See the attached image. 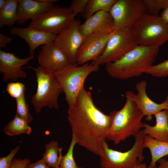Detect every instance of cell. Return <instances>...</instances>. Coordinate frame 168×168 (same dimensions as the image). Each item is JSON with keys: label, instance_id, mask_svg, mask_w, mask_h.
I'll list each match as a JSON object with an SVG mask.
<instances>
[{"label": "cell", "instance_id": "1", "mask_svg": "<svg viewBox=\"0 0 168 168\" xmlns=\"http://www.w3.org/2000/svg\"><path fill=\"white\" fill-rule=\"evenodd\" d=\"M68 120L77 144L99 156L104 154L103 144L112 120L95 105L91 93L84 87L80 91L75 104L68 107Z\"/></svg>", "mask_w": 168, "mask_h": 168}, {"label": "cell", "instance_id": "2", "mask_svg": "<svg viewBox=\"0 0 168 168\" xmlns=\"http://www.w3.org/2000/svg\"><path fill=\"white\" fill-rule=\"evenodd\" d=\"M159 47L137 45L120 59L106 64V70L111 77L125 80L139 77L153 65Z\"/></svg>", "mask_w": 168, "mask_h": 168}, {"label": "cell", "instance_id": "3", "mask_svg": "<svg viewBox=\"0 0 168 168\" xmlns=\"http://www.w3.org/2000/svg\"><path fill=\"white\" fill-rule=\"evenodd\" d=\"M125 103L119 111L110 113L112 122L106 135V139L118 144L131 136L135 137L142 128L144 116L131 98L126 97Z\"/></svg>", "mask_w": 168, "mask_h": 168}, {"label": "cell", "instance_id": "4", "mask_svg": "<svg viewBox=\"0 0 168 168\" xmlns=\"http://www.w3.org/2000/svg\"><path fill=\"white\" fill-rule=\"evenodd\" d=\"M70 64L68 66L53 74L62 88L65 96L68 107L75 103L77 96L83 87L85 80L91 73L98 71L99 66L93 61L78 66Z\"/></svg>", "mask_w": 168, "mask_h": 168}, {"label": "cell", "instance_id": "5", "mask_svg": "<svg viewBox=\"0 0 168 168\" xmlns=\"http://www.w3.org/2000/svg\"><path fill=\"white\" fill-rule=\"evenodd\" d=\"M131 30L138 45L159 47L168 41V28L158 15L145 14Z\"/></svg>", "mask_w": 168, "mask_h": 168}, {"label": "cell", "instance_id": "6", "mask_svg": "<svg viewBox=\"0 0 168 168\" xmlns=\"http://www.w3.org/2000/svg\"><path fill=\"white\" fill-rule=\"evenodd\" d=\"M28 68L35 71L36 77L37 90L31 101L35 112L39 113L46 107L58 109V99L63 91L56 79L48 70L40 66Z\"/></svg>", "mask_w": 168, "mask_h": 168}, {"label": "cell", "instance_id": "7", "mask_svg": "<svg viewBox=\"0 0 168 168\" xmlns=\"http://www.w3.org/2000/svg\"><path fill=\"white\" fill-rule=\"evenodd\" d=\"M142 130H140L135 137V141L132 147L124 152L114 150L109 147L106 142L103 144L104 154L100 157L101 168H133L142 163L144 159L143 151L144 147Z\"/></svg>", "mask_w": 168, "mask_h": 168}, {"label": "cell", "instance_id": "8", "mask_svg": "<svg viewBox=\"0 0 168 168\" xmlns=\"http://www.w3.org/2000/svg\"><path fill=\"white\" fill-rule=\"evenodd\" d=\"M137 45L131 29L116 30L109 40L102 54L93 62L94 64L100 66L116 61Z\"/></svg>", "mask_w": 168, "mask_h": 168}, {"label": "cell", "instance_id": "9", "mask_svg": "<svg viewBox=\"0 0 168 168\" xmlns=\"http://www.w3.org/2000/svg\"><path fill=\"white\" fill-rule=\"evenodd\" d=\"M75 17L69 7L54 5L48 11L31 20L28 26L57 35L70 25Z\"/></svg>", "mask_w": 168, "mask_h": 168}, {"label": "cell", "instance_id": "10", "mask_svg": "<svg viewBox=\"0 0 168 168\" xmlns=\"http://www.w3.org/2000/svg\"><path fill=\"white\" fill-rule=\"evenodd\" d=\"M146 10L142 0H117L110 12L115 30L131 29Z\"/></svg>", "mask_w": 168, "mask_h": 168}, {"label": "cell", "instance_id": "11", "mask_svg": "<svg viewBox=\"0 0 168 168\" xmlns=\"http://www.w3.org/2000/svg\"><path fill=\"white\" fill-rule=\"evenodd\" d=\"M115 30L111 33H93L86 36L77 53L76 63L82 65L89 61L96 60L104 52Z\"/></svg>", "mask_w": 168, "mask_h": 168}, {"label": "cell", "instance_id": "12", "mask_svg": "<svg viewBox=\"0 0 168 168\" xmlns=\"http://www.w3.org/2000/svg\"><path fill=\"white\" fill-rule=\"evenodd\" d=\"M81 24L79 19H75L66 29L57 35L54 41L73 64H77V53L85 38L80 30Z\"/></svg>", "mask_w": 168, "mask_h": 168}, {"label": "cell", "instance_id": "13", "mask_svg": "<svg viewBox=\"0 0 168 168\" xmlns=\"http://www.w3.org/2000/svg\"><path fill=\"white\" fill-rule=\"evenodd\" d=\"M37 58L40 66L53 74L71 64L68 56L54 42L42 45Z\"/></svg>", "mask_w": 168, "mask_h": 168}, {"label": "cell", "instance_id": "14", "mask_svg": "<svg viewBox=\"0 0 168 168\" xmlns=\"http://www.w3.org/2000/svg\"><path fill=\"white\" fill-rule=\"evenodd\" d=\"M35 56H30L24 58L16 56L13 53L5 52L0 50V72L2 73V80L7 82L9 80L15 81L19 78H25L26 73L21 68Z\"/></svg>", "mask_w": 168, "mask_h": 168}, {"label": "cell", "instance_id": "15", "mask_svg": "<svg viewBox=\"0 0 168 168\" xmlns=\"http://www.w3.org/2000/svg\"><path fill=\"white\" fill-rule=\"evenodd\" d=\"M10 29V35L19 37L26 42L30 56H34L38 47L54 42L57 36L50 32L29 26L26 28L13 26Z\"/></svg>", "mask_w": 168, "mask_h": 168}, {"label": "cell", "instance_id": "16", "mask_svg": "<svg viewBox=\"0 0 168 168\" xmlns=\"http://www.w3.org/2000/svg\"><path fill=\"white\" fill-rule=\"evenodd\" d=\"M147 85L146 80L141 81L136 85L138 92L137 94L128 91L126 92L125 96L133 100L138 108L146 117L147 120H151L153 115L163 110H165V107L163 102L160 104L156 103L149 98L146 92Z\"/></svg>", "mask_w": 168, "mask_h": 168}, {"label": "cell", "instance_id": "17", "mask_svg": "<svg viewBox=\"0 0 168 168\" xmlns=\"http://www.w3.org/2000/svg\"><path fill=\"white\" fill-rule=\"evenodd\" d=\"M80 30L85 38L93 33H111L115 30L110 13L104 11L97 12L86 19L80 25Z\"/></svg>", "mask_w": 168, "mask_h": 168}, {"label": "cell", "instance_id": "18", "mask_svg": "<svg viewBox=\"0 0 168 168\" xmlns=\"http://www.w3.org/2000/svg\"><path fill=\"white\" fill-rule=\"evenodd\" d=\"M17 20L16 23L21 25L29 19L32 20L48 11L54 6L53 3H47L39 0H18Z\"/></svg>", "mask_w": 168, "mask_h": 168}, {"label": "cell", "instance_id": "19", "mask_svg": "<svg viewBox=\"0 0 168 168\" xmlns=\"http://www.w3.org/2000/svg\"><path fill=\"white\" fill-rule=\"evenodd\" d=\"M156 124L151 126L143 123L142 130L145 135L161 142H168V123L166 116V110L161 111L154 115Z\"/></svg>", "mask_w": 168, "mask_h": 168}, {"label": "cell", "instance_id": "20", "mask_svg": "<svg viewBox=\"0 0 168 168\" xmlns=\"http://www.w3.org/2000/svg\"><path fill=\"white\" fill-rule=\"evenodd\" d=\"M143 144L144 148L149 149L151 156V161L147 168H157L158 161L168 155V142L158 141L144 135Z\"/></svg>", "mask_w": 168, "mask_h": 168}, {"label": "cell", "instance_id": "21", "mask_svg": "<svg viewBox=\"0 0 168 168\" xmlns=\"http://www.w3.org/2000/svg\"><path fill=\"white\" fill-rule=\"evenodd\" d=\"M18 4V0H6L5 6L0 10V28L7 26L10 29L16 23Z\"/></svg>", "mask_w": 168, "mask_h": 168}, {"label": "cell", "instance_id": "22", "mask_svg": "<svg viewBox=\"0 0 168 168\" xmlns=\"http://www.w3.org/2000/svg\"><path fill=\"white\" fill-rule=\"evenodd\" d=\"M3 131L8 135L12 136L22 134L29 135L32 128L26 121L16 114L14 118L4 127Z\"/></svg>", "mask_w": 168, "mask_h": 168}, {"label": "cell", "instance_id": "23", "mask_svg": "<svg viewBox=\"0 0 168 168\" xmlns=\"http://www.w3.org/2000/svg\"><path fill=\"white\" fill-rule=\"evenodd\" d=\"M117 0H88L82 14L86 19L100 11L110 12Z\"/></svg>", "mask_w": 168, "mask_h": 168}, {"label": "cell", "instance_id": "24", "mask_svg": "<svg viewBox=\"0 0 168 168\" xmlns=\"http://www.w3.org/2000/svg\"><path fill=\"white\" fill-rule=\"evenodd\" d=\"M44 147L45 152L43 155L42 159L49 167L58 168L60 149L58 142L52 140L45 144Z\"/></svg>", "mask_w": 168, "mask_h": 168}, {"label": "cell", "instance_id": "25", "mask_svg": "<svg viewBox=\"0 0 168 168\" xmlns=\"http://www.w3.org/2000/svg\"><path fill=\"white\" fill-rule=\"evenodd\" d=\"M76 144L75 138L72 137L68 151L64 156L62 154V148H60L58 168H82L77 166L73 158V150Z\"/></svg>", "mask_w": 168, "mask_h": 168}, {"label": "cell", "instance_id": "26", "mask_svg": "<svg viewBox=\"0 0 168 168\" xmlns=\"http://www.w3.org/2000/svg\"><path fill=\"white\" fill-rule=\"evenodd\" d=\"M16 114L29 124L33 119L30 114L25 95L16 99Z\"/></svg>", "mask_w": 168, "mask_h": 168}, {"label": "cell", "instance_id": "27", "mask_svg": "<svg viewBox=\"0 0 168 168\" xmlns=\"http://www.w3.org/2000/svg\"><path fill=\"white\" fill-rule=\"evenodd\" d=\"M146 9L150 14L158 15L168 7V0H143Z\"/></svg>", "mask_w": 168, "mask_h": 168}, {"label": "cell", "instance_id": "28", "mask_svg": "<svg viewBox=\"0 0 168 168\" xmlns=\"http://www.w3.org/2000/svg\"><path fill=\"white\" fill-rule=\"evenodd\" d=\"M145 73L156 77L168 76V59L155 65H152Z\"/></svg>", "mask_w": 168, "mask_h": 168}, {"label": "cell", "instance_id": "29", "mask_svg": "<svg viewBox=\"0 0 168 168\" xmlns=\"http://www.w3.org/2000/svg\"><path fill=\"white\" fill-rule=\"evenodd\" d=\"M6 90L11 97L16 99L25 95L26 87L22 83L12 82L7 84Z\"/></svg>", "mask_w": 168, "mask_h": 168}, {"label": "cell", "instance_id": "30", "mask_svg": "<svg viewBox=\"0 0 168 168\" xmlns=\"http://www.w3.org/2000/svg\"><path fill=\"white\" fill-rule=\"evenodd\" d=\"M88 0H72L69 7L75 16L83 12Z\"/></svg>", "mask_w": 168, "mask_h": 168}, {"label": "cell", "instance_id": "31", "mask_svg": "<svg viewBox=\"0 0 168 168\" xmlns=\"http://www.w3.org/2000/svg\"><path fill=\"white\" fill-rule=\"evenodd\" d=\"M19 149L20 146H18L12 149L7 156L1 157L0 158V168H10L11 162Z\"/></svg>", "mask_w": 168, "mask_h": 168}, {"label": "cell", "instance_id": "32", "mask_svg": "<svg viewBox=\"0 0 168 168\" xmlns=\"http://www.w3.org/2000/svg\"><path fill=\"white\" fill-rule=\"evenodd\" d=\"M29 163L30 160L28 158H14L11 162L10 168H26Z\"/></svg>", "mask_w": 168, "mask_h": 168}, {"label": "cell", "instance_id": "33", "mask_svg": "<svg viewBox=\"0 0 168 168\" xmlns=\"http://www.w3.org/2000/svg\"><path fill=\"white\" fill-rule=\"evenodd\" d=\"M49 167L42 159L33 163H29L26 168H49Z\"/></svg>", "mask_w": 168, "mask_h": 168}, {"label": "cell", "instance_id": "34", "mask_svg": "<svg viewBox=\"0 0 168 168\" xmlns=\"http://www.w3.org/2000/svg\"><path fill=\"white\" fill-rule=\"evenodd\" d=\"M13 40L12 38L5 35L2 33L0 34V48L5 47L8 43Z\"/></svg>", "mask_w": 168, "mask_h": 168}, {"label": "cell", "instance_id": "35", "mask_svg": "<svg viewBox=\"0 0 168 168\" xmlns=\"http://www.w3.org/2000/svg\"><path fill=\"white\" fill-rule=\"evenodd\" d=\"M160 16L168 28V7L162 11Z\"/></svg>", "mask_w": 168, "mask_h": 168}, {"label": "cell", "instance_id": "36", "mask_svg": "<svg viewBox=\"0 0 168 168\" xmlns=\"http://www.w3.org/2000/svg\"><path fill=\"white\" fill-rule=\"evenodd\" d=\"M159 165L157 168H168V160L162 158L159 159L157 162Z\"/></svg>", "mask_w": 168, "mask_h": 168}, {"label": "cell", "instance_id": "37", "mask_svg": "<svg viewBox=\"0 0 168 168\" xmlns=\"http://www.w3.org/2000/svg\"><path fill=\"white\" fill-rule=\"evenodd\" d=\"M133 168H147L145 163H140L136 165Z\"/></svg>", "mask_w": 168, "mask_h": 168}, {"label": "cell", "instance_id": "38", "mask_svg": "<svg viewBox=\"0 0 168 168\" xmlns=\"http://www.w3.org/2000/svg\"><path fill=\"white\" fill-rule=\"evenodd\" d=\"M39 1L47 3H53L58 2V0H39Z\"/></svg>", "mask_w": 168, "mask_h": 168}, {"label": "cell", "instance_id": "39", "mask_svg": "<svg viewBox=\"0 0 168 168\" xmlns=\"http://www.w3.org/2000/svg\"><path fill=\"white\" fill-rule=\"evenodd\" d=\"M163 103L164 105L165 110H168V95Z\"/></svg>", "mask_w": 168, "mask_h": 168}, {"label": "cell", "instance_id": "40", "mask_svg": "<svg viewBox=\"0 0 168 168\" xmlns=\"http://www.w3.org/2000/svg\"><path fill=\"white\" fill-rule=\"evenodd\" d=\"M6 3V0H0V10L5 6Z\"/></svg>", "mask_w": 168, "mask_h": 168}, {"label": "cell", "instance_id": "41", "mask_svg": "<svg viewBox=\"0 0 168 168\" xmlns=\"http://www.w3.org/2000/svg\"><path fill=\"white\" fill-rule=\"evenodd\" d=\"M166 116H167V121L168 123V110H166Z\"/></svg>", "mask_w": 168, "mask_h": 168}]
</instances>
